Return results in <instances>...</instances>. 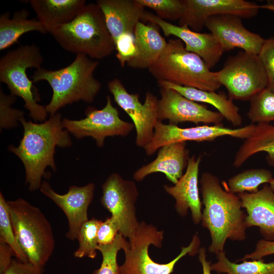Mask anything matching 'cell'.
Masks as SVG:
<instances>
[{
	"label": "cell",
	"instance_id": "obj_1",
	"mask_svg": "<svg viewBox=\"0 0 274 274\" xmlns=\"http://www.w3.org/2000/svg\"><path fill=\"white\" fill-rule=\"evenodd\" d=\"M204 209L201 225L209 231L211 244L209 251L217 255L224 251L227 239L242 241L246 237L247 214L242 210L237 194L224 190L219 179L204 172L200 179Z\"/></svg>",
	"mask_w": 274,
	"mask_h": 274
},
{
	"label": "cell",
	"instance_id": "obj_2",
	"mask_svg": "<svg viewBox=\"0 0 274 274\" xmlns=\"http://www.w3.org/2000/svg\"><path fill=\"white\" fill-rule=\"evenodd\" d=\"M19 122L24 129L22 139L18 146L10 145L8 150L21 160L25 170V184L30 191H35L40 188L47 167L56 171V147H68L72 142L68 132L63 127L59 113L40 123L26 121L24 117Z\"/></svg>",
	"mask_w": 274,
	"mask_h": 274
},
{
	"label": "cell",
	"instance_id": "obj_3",
	"mask_svg": "<svg viewBox=\"0 0 274 274\" xmlns=\"http://www.w3.org/2000/svg\"><path fill=\"white\" fill-rule=\"evenodd\" d=\"M99 64L84 54H77L68 65L58 70L40 68L31 76L33 82H48L53 94L50 102L45 106L50 115L73 102L83 100L92 102L101 89V83L94 77Z\"/></svg>",
	"mask_w": 274,
	"mask_h": 274
},
{
	"label": "cell",
	"instance_id": "obj_4",
	"mask_svg": "<svg viewBox=\"0 0 274 274\" xmlns=\"http://www.w3.org/2000/svg\"><path fill=\"white\" fill-rule=\"evenodd\" d=\"M67 51L101 59L115 50L104 14L97 4L86 5L70 22L50 33Z\"/></svg>",
	"mask_w": 274,
	"mask_h": 274
},
{
	"label": "cell",
	"instance_id": "obj_5",
	"mask_svg": "<svg viewBox=\"0 0 274 274\" xmlns=\"http://www.w3.org/2000/svg\"><path fill=\"white\" fill-rule=\"evenodd\" d=\"M148 70L157 80L200 90L215 91L221 85L204 60L187 51L180 39H171L157 61Z\"/></svg>",
	"mask_w": 274,
	"mask_h": 274
},
{
	"label": "cell",
	"instance_id": "obj_6",
	"mask_svg": "<svg viewBox=\"0 0 274 274\" xmlns=\"http://www.w3.org/2000/svg\"><path fill=\"white\" fill-rule=\"evenodd\" d=\"M17 239L28 261L43 267L55 247L51 226L40 209L18 198L7 201Z\"/></svg>",
	"mask_w": 274,
	"mask_h": 274
},
{
	"label": "cell",
	"instance_id": "obj_7",
	"mask_svg": "<svg viewBox=\"0 0 274 274\" xmlns=\"http://www.w3.org/2000/svg\"><path fill=\"white\" fill-rule=\"evenodd\" d=\"M43 57L35 44L21 46L8 51L0 59V81L5 83L10 94L20 97L24 107L36 122L45 121L47 116L45 107L39 104L40 99L34 92L33 82L28 77V68L41 67Z\"/></svg>",
	"mask_w": 274,
	"mask_h": 274
},
{
	"label": "cell",
	"instance_id": "obj_8",
	"mask_svg": "<svg viewBox=\"0 0 274 274\" xmlns=\"http://www.w3.org/2000/svg\"><path fill=\"white\" fill-rule=\"evenodd\" d=\"M163 233V231L158 230L152 224L144 221L139 222L123 250L125 261L119 266V274H170L181 258L187 254L194 256L198 253L200 242L196 233L190 244L182 247L180 253L173 260L165 264L155 262L151 258L148 249L151 245L159 248L162 247Z\"/></svg>",
	"mask_w": 274,
	"mask_h": 274
},
{
	"label": "cell",
	"instance_id": "obj_9",
	"mask_svg": "<svg viewBox=\"0 0 274 274\" xmlns=\"http://www.w3.org/2000/svg\"><path fill=\"white\" fill-rule=\"evenodd\" d=\"M215 74L232 100L250 101L267 86L265 72L259 55L243 50L229 56L222 68Z\"/></svg>",
	"mask_w": 274,
	"mask_h": 274
},
{
	"label": "cell",
	"instance_id": "obj_10",
	"mask_svg": "<svg viewBox=\"0 0 274 274\" xmlns=\"http://www.w3.org/2000/svg\"><path fill=\"white\" fill-rule=\"evenodd\" d=\"M106 98V106L102 109L87 108L86 117L82 119H63V127L78 139L91 137L99 148L104 146L107 137L127 136L134 128L133 124L121 119L111 96L107 95Z\"/></svg>",
	"mask_w": 274,
	"mask_h": 274
},
{
	"label": "cell",
	"instance_id": "obj_11",
	"mask_svg": "<svg viewBox=\"0 0 274 274\" xmlns=\"http://www.w3.org/2000/svg\"><path fill=\"white\" fill-rule=\"evenodd\" d=\"M255 127V124L251 123L236 128L226 127L222 125H203L182 128L158 121L151 141L143 149L147 156H151L161 147L174 143L209 142L226 136L245 140L253 134Z\"/></svg>",
	"mask_w": 274,
	"mask_h": 274
},
{
	"label": "cell",
	"instance_id": "obj_12",
	"mask_svg": "<svg viewBox=\"0 0 274 274\" xmlns=\"http://www.w3.org/2000/svg\"><path fill=\"white\" fill-rule=\"evenodd\" d=\"M108 88L114 101L130 117L136 131L135 143L144 148L151 141L158 118V100L151 92L146 94L143 104L138 94L127 92L121 81L115 78L108 83Z\"/></svg>",
	"mask_w": 274,
	"mask_h": 274
},
{
	"label": "cell",
	"instance_id": "obj_13",
	"mask_svg": "<svg viewBox=\"0 0 274 274\" xmlns=\"http://www.w3.org/2000/svg\"><path fill=\"white\" fill-rule=\"evenodd\" d=\"M101 188V204L118 223L119 233L129 239L139 223L135 212L139 195L135 183L114 173L108 177Z\"/></svg>",
	"mask_w": 274,
	"mask_h": 274
},
{
	"label": "cell",
	"instance_id": "obj_14",
	"mask_svg": "<svg viewBox=\"0 0 274 274\" xmlns=\"http://www.w3.org/2000/svg\"><path fill=\"white\" fill-rule=\"evenodd\" d=\"M160 88L161 98L158 103L159 121L168 120L169 124L176 125L186 122L195 124L222 125L224 118L219 112L210 110L206 106L187 98L174 89Z\"/></svg>",
	"mask_w": 274,
	"mask_h": 274
},
{
	"label": "cell",
	"instance_id": "obj_15",
	"mask_svg": "<svg viewBox=\"0 0 274 274\" xmlns=\"http://www.w3.org/2000/svg\"><path fill=\"white\" fill-rule=\"evenodd\" d=\"M185 10L179 20V25H186L200 32L210 17L223 14L232 15L242 19L256 16L260 5L245 0H185Z\"/></svg>",
	"mask_w": 274,
	"mask_h": 274
},
{
	"label": "cell",
	"instance_id": "obj_16",
	"mask_svg": "<svg viewBox=\"0 0 274 274\" xmlns=\"http://www.w3.org/2000/svg\"><path fill=\"white\" fill-rule=\"evenodd\" d=\"M220 43L223 52L239 48L247 53L258 55L265 39L247 29L242 18L223 14L209 18L205 26Z\"/></svg>",
	"mask_w": 274,
	"mask_h": 274
},
{
	"label": "cell",
	"instance_id": "obj_17",
	"mask_svg": "<svg viewBox=\"0 0 274 274\" xmlns=\"http://www.w3.org/2000/svg\"><path fill=\"white\" fill-rule=\"evenodd\" d=\"M95 185L89 183L83 186H70L64 194L56 193L46 181L42 182L41 192L59 207L65 214L68 223L66 236L70 240L78 238L81 226L88 220L87 210L93 198Z\"/></svg>",
	"mask_w": 274,
	"mask_h": 274
},
{
	"label": "cell",
	"instance_id": "obj_18",
	"mask_svg": "<svg viewBox=\"0 0 274 274\" xmlns=\"http://www.w3.org/2000/svg\"><path fill=\"white\" fill-rule=\"evenodd\" d=\"M142 20L157 25L165 36L173 35L181 40L186 49L199 55L210 70L216 65L224 53L220 43L211 33L196 32L186 25L173 24L147 11H145Z\"/></svg>",
	"mask_w": 274,
	"mask_h": 274
},
{
	"label": "cell",
	"instance_id": "obj_19",
	"mask_svg": "<svg viewBox=\"0 0 274 274\" xmlns=\"http://www.w3.org/2000/svg\"><path fill=\"white\" fill-rule=\"evenodd\" d=\"M201 160V156L190 157L185 173L174 186H163L165 192L175 198V208L177 212L184 217L187 215L188 209H190L195 224L201 222L202 216V202L198 188V174Z\"/></svg>",
	"mask_w": 274,
	"mask_h": 274
},
{
	"label": "cell",
	"instance_id": "obj_20",
	"mask_svg": "<svg viewBox=\"0 0 274 274\" xmlns=\"http://www.w3.org/2000/svg\"><path fill=\"white\" fill-rule=\"evenodd\" d=\"M237 195L247 212V227H257L263 239L274 241V193L268 184L256 192Z\"/></svg>",
	"mask_w": 274,
	"mask_h": 274
},
{
	"label": "cell",
	"instance_id": "obj_21",
	"mask_svg": "<svg viewBox=\"0 0 274 274\" xmlns=\"http://www.w3.org/2000/svg\"><path fill=\"white\" fill-rule=\"evenodd\" d=\"M96 4L104 14L114 45L121 37L134 35L145 11L138 0H98Z\"/></svg>",
	"mask_w": 274,
	"mask_h": 274
},
{
	"label": "cell",
	"instance_id": "obj_22",
	"mask_svg": "<svg viewBox=\"0 0 274 274\" xmlns=\"http://www.w3.org/2000/svg\"><path fill=\"white\" fill-rule=\"evenodd\" d=\"M186 142H177L161 147L156 158L143 165L133 174L134 180L143 181L147 176L156 173L163 174L166 179L175 184L183 176L189 158Z\"/></svg>",
	"mask_w": 274,
	"mask_h": 274
},
{
	"label": "cell",
	"instance_id": "obj_23",
	"mask_svg": "<svg viewBox=\"0 0 274 274\" xmlns=\"http://www.w3.org/2000/svg\"><path fill=\"white\" fill-rule=\"evenodd\" d=\"M146 25L139 22L134 35L136 47L135 55L127 64L134 68H148L159 58L165 49L167 42L160 34L158 26L154 23Z\"/></svg>",
	"mask_w": 274,
	"mask_h": 274
},
{
	"label": "cell",
	"instance_id": "obj_24",
	"mask_svg": "<svg viewBox=\"0 0 274 274\" xmlns=\"http://www.w3.org/2000/svg\"><path fill=\"white\" fill-rule=\"evenodd\" d=\"M38 20L47 32L72 21L86 5L84 0H31Z\"/></svg>",
	"mask_w": 274,
	"mask_h": 274
},
{
	"label": "cell",
	"instance_id": "obj_25",
	"mask_svg": "<svg viewBox=\"0 0 274 274\" xmlns=\"http://www.w3.org/2000/svg\"><path fill=\"white\" fill-rule=\"evenodd\" d=\"M157 83L160 87L174 89L193 101L213 106L224 119L235 127L242 124L243 119L239 113L238 107L224 93L183 86L164 80H157Z\"/></svg>",
	"mask_w": 274,
	"mask_h": 274
},
{
	"label": "cell",
	"instance_id": "obj_26",
	"mask_svg": "<svg viewBox=\"0 0 274 274\" xmlns=\"http://www.w3.org/2000/svg\"><path fill=\"white\" fill-rule=\"evenodd\" d=\"M263 152L267 153V163L274 167V125L269 123L255 124L253 134L244 140L237 151L233 166L239 167L253 155Z\"/></svg>",
	"mask_w": 274,
	"mask_h": 274
},
{
	"label": "cell",
	"instance_id": "obj_27",
	"mask_svg": "<svg viewBox=\"0 0 274 274\" xmlns=\"http://www.w3.org/2000/svg\"><path fill=\"white\" fill-rule=\"evenodd\" d=\"M29 12L25 9L16 11L11 18L7 12L0 17V50H5L18 42L26 32L37 31L47 32L43 25L36 19H28Z\"/></svg>",
	"mask_w": 274,
	"mask_h": 274
},
{
	"label": "cell",
	"instance_id": "obj_28",
	"mask_svg": "<svg viewBox=\"0 0 274 274\" xmlns=\"http://www.w3.org/2000/svg\"><path fill=\"white\" fill-rule=\"evenodd\" d=\"M217 255V261L211 264L212 271L226 274H274V262L266 263L263 259L244 260L241 263L230 261L224 251Z\"/></svg>",
	"mask_w": 274,
	"mask_h": 274
},
{
	"label": "cell",
	"instance_id": "obj_29",
	"mask_svg": "<svg viewBox=\"0 0 274 274\" xmlns=\"http://www.w3.org/2000/svg\"><path fill=\"white\" fill-rule=\"evenodd\" d=\"M273 179L272 173L264 168L246 169L228 181V191L234 194L255 193L262 184H269Z\"/></svg>",
	"mask_w": 274,
	"mask_h": 274
},
{
	"label": "cell",
	"instance_id": "obj_30",
	"mask_svg": "<svg viewBox=\"0 0 274 274\" xmlns=\"http://www.w3.org/2000/svg\"><path fill=\"white\" fill-rule=\"evenodd\" d=\"M247 116L253 124L274 121V92L265 88L253 97Z\"/></svg>",
	"mask_w": 274,
	"mask_h": 274
},
{
	"label": "cell",
	"instance_id": "obj_31",
	"mask_svg": "<svg viewBox=\"0 0 274 274\" xmlns=\"http://www.w3.org/2000/svg\"><path fill=\"white\" fill-rule=\"evenodd\" d=\"M101 221L92 218L81 226L77 238L79 246L74 253L75 257L93 259L96 257L98 246L97 231Z\"/></svg>",
	"mask_w": 274,
	"mask_h": 274
},
{
	"label": "cell",
	"instance_id": "obj_32",
	"mask_svg": "<svg viewBox=\"0 0 274 274\" xmlns=\"http://www.w3.org/2000/svg\"><path fill=\"white\" fill-rule=\"evenodd\" d=\"M0 240L11 247L18 260L23 262H29L27 256L17 239L11 220L7 201L2 192L0 193Z\"/></svg>",
	"mask_w": 274,
	"mask_h": 274
},
{
	"label": "cell",
	"instance_id": "obj_33",
	"mask_svg": "<svg viewBox=\"0 0 274 274\" xmlns=\"http://www.w3.org/2000/svg\"><path fill=\"white\" fill-rule=\"evenodd\" d=\"M128 242L120 233H118L114 241L106 245H98L97 250L102 257L100 267L95 270L93 274H119V266L117 263V254L121 249L123 250Z\"/></svg>",
	"mask_w": 274,
	"mask_h": 274
},
{
	"label": "cell",
	"instance_id": "obj_34",
	"mask_svg": "<svg viewBox=\"0 0 274 274\" xmlns=\"http://www.w3.org/2000/svg\"><path fill=\"white\" fill-rule=\"evenodd\" d=\"M144 7L154 10L160 19L179 20L185 7V0H138Z\"/></svg>",
	"mask_w": 274,
	"mask_h": 274
},
{
	"label": "cell",
	"instance_id": "obj_35",
	"mask_svg": "<svg viewBox=\"0 0 274 274\" xmlns=\"http://www.w3.org/2000/svg\"><path fill=\"white\" fill-rule=\"evenodd\" d=\"M16 97L11 94H6L0 88V127L1 129H9L16 127L18 121L24 117V112L13 108V104Z\"/></svg>",
	"mask_w": 274,
	"mask_h": 274
},
{
	"label": "cell",
	"instance_id": "obj_36",
	"mask_svg": "<svg viewBox=\"0 0 274 274\" xmlns=\"http://www.w3.org/2000/svg\"><path fill=\"white\" fill-rule=\"evenodd\" d=\"M258 55L266 76V88L274 92V37L265 39Z\"/></svg>",
	"mask_w": 274,
	"mask_h": 274
},
{
	"label": "cell",
	"instance_id": "obj_37",
	"mask_svg": "<svg viewBox=\"0 0 274 274\" xmlns=\"http://www.w3.org/2000/svg\"><path fill=\"white\" fill-rule=\"evenodd\" d=\"M115 47L117 52L116 57L123 67L125 63L136 54L134 35L129 34L121 37L115 43Z\"/></svg>",
	"mask_w": 274,
	"mask_h": 274
},
{
	"label": "cell",
	"instance_id": "obj_38",
	"mask_svg": "<svg viewBox=\"0 0 274 274\" xmlns=\"http://www.w3.org/2000/svg\"><path fill=\"white\" fill-rule=\"evenodd\" d=\"M119 232V226L112 217L101 221L98 228L97 239L99 245H106L113 243Z\"/></svg>",
	"mask_w": 274,
	"mask_h": 274
},
{
	"label": "cell",
	"instance_id": "obj_39",
	"mask_svg": "<svg viewBox=\"0 0 274 274\" xmlns=\"http://www.w3.org/2000/svg\"><path fill=\"white\" fill-rule=\"evenodd\" d=\"M274 254V241L260 239L256 244L255 250L251 253L246 254L244 257L236 261L248 259L259 260L263 257Z\"/></svg>",
	"mask_w": 274,
	"mask_h": 274
},
{
	"label": "cell",
	"instance_id": "obj_40",
	"mask_svg": "<svg viewBox=\"0 0 274 274\" xmlns=\"http://www.w3.org/2000/svg\"><path fill=\"white\" fill-rule=\"evenodd\" d=\"M43 271V267L33 265L29 262L13 260L3 274H42Z\"/></svg>",
	"mask_w": 274,
	"mask_h": 274
},
{
	"label": "cell",
	"instance_id": "obj_41",
	"mask_svg": "<svg viewBox=\"0 0 274 274\" xmlns=\"http://www.w3.org/2000/svg\"><path fill=\"white\" fill-rule=\"evenodd\" d=\"M15 256L11 247L3 241L0 240V274H3L10 265Z\"/></svg>",
	"mask_w": 274,
	"mask_h": 274
},
{
	"label": "cell",
	"instance_id": "obj_42",
	"mask_svg": "<svg viewBox=\"0 0 274 274\" xmlns=\"http://www.w3.org/2000/svg\"><path fill=\"white\" fill-rule=\"evenodd\" d=\"M198 259L201 264L203 274H212L211 261L207 259L206 249L203 247L200 248L198 252Z\"/></svg>",
	"mask_w": 274,
	"mask_h": 274
},
{
	"label": "cell",
	"instance_id": "obj_43",
	"mask_svg": "<svg viewBox=\"0 0 274 274\" xmlns=\"http://www.w3.org/2000/svg\"><path fill=\"white\" fill-rule=\"evenodd\" d=\"M260 8L274 11V1H269L266 4L260 5Z\"/></svg>",
	"mask_w": 274,
	"mask_h": 274
},
{
	"label": "cell",
	"instance_id": "obj_44",
	"mask_svg": "<svg viewBox=\"0 0 274 274\" xmlns=\"http://www.w3.org/2000/svg\"><path fill=\"white\" fill-rule=\"evenodd\" d=\"M270 189L274 193V178L271 180V181L268 184Z\"/></svg>",
	"mask_w": 274,
	"mask_h": 274
}]
</instances>
